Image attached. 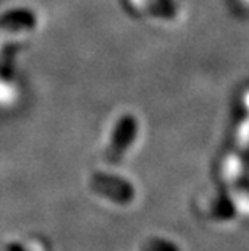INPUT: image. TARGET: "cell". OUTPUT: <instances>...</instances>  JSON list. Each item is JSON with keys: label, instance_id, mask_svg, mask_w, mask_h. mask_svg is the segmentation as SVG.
<instances>
[{"label": "cell", "instance_id": "6da1fadb", "mask_svg": "<svg viewBox=\"0 0 249 251\" xmlns=\"http://www.w3.org/2000/svg\"><path fill=\"white\" fill-rule=\"evenodd\" d=\"M15 98V91L13 88L10 86V84H7L5 81H2L0 79V104H8L12 102V99Z\"/></svg>", "mask_w": 249, "mask_h": 251}]
</instances>
